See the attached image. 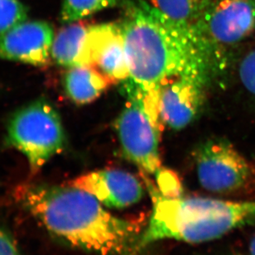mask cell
I'll use <instances>...</instances> for the list:
<instances>
[{"instance_id":"cell-1","label":"cell","mask_w":255,"mask_h":255,"mask_svg":"<svg viewBox=\"0 0 255 255\" xmlns=\"http://www.w3.org/2000/svg\"><path fill=\"white\" fill-rule=\"evenodd\" d=\"M17 198L50 233L69 246L99 255H127L143 229L121 218L87 191L68 186L23 185Z\"/></svg>"},{"instance_id":"cell-2","label":"cell","mask_w":255,"mask_h":255,"mask_svg":"<svg viewBox=\"0 0 255 255\" xmlns=\"http://www.w3.org/2000/svg\"><path fill=\"white\" fill-rule=\"evenodd\" d=\"M121 22L128 78L145 91H158L162 82L183 75L210 80L209 68L190 24L176 22L147 0L125 3Z\"/></svg>"},{"instance_id":"cell-3","label":"cell","mask_w":255,"mask_h":255,"mask_svg":"<svg viewBox=\"0 0 255 255\" xmlns=\"http://www.w3.org/2000/svg\"><path fill=\"white\" fill-rule=\"evenodd\" d=\"M143 178L152 201V214L147 227L127 255H136L150 245L166 240L209 242L255 224V201L165 196L147 177Z\"/></svg>"},{"instance_id":"cell-4","label":"cell","mask_w":255,"mask_h":255,"mask_svg":"<svg viewBox=\"0 0 255 255\" xmlns=\"http://www.w3.org/2000/svg\"><path fill=\"white\" fill-rule=\"evenodd\" d=\"M123 87L128 101L116 122L122 153L142 172L156 174L162 167L158 92L145 91L129 78Z\"/></svg>"},{"instance_id":"cell-5","label":"cell","mask_w":255,"mask_h":255,"mask_svg":"<svg viewBox=\"0 0 255 255\" xmlns=\"http://www.w3.org/2000/svg\"><path fill=\"white\" fill-rule=\"evenodd\" d=\"M191 28L211 73L255 32V0H208Z\"/></svg>"},{"instance_id":"cell-6","label":"cell","mask_w":255,"mask_h":255,"mask_svg":"<svg viewBox=\"0 0 255 255\" xmlns=\"http://www.w3.org/2000/svg\"><path fill=\"white\" fill-rule=\"evenodd\" d=\"M5 140L7 146L24 155L33 174L62 152L66 142L59 114L43 100L28 104L11 116Z\"/></svg>"},{"instance_id":"cell-7","label":"cell","mask_w":255,"mask_h":255,"mask_svg":"<svg viewBox=\"0 0 255 255\" xmlns=\"http://www.w3.org/2000/svg\"><path fill=\"white\" fill-rule=\"evenodd\" d=\"M193 156L199 183L210 192H236L253 177L251 163L228 140L212 138L201 142Z\"/></svg>"},{"instance_id":"cell-8","label":"cell","mask_w":255,"mask_h":255,"mask_svg":"<svg viewBox=\"0 0 255 255\" xmlns=\"http://www.w3.org/2000/svg\"><path fill=\"white\" fill-rule=\"evenodd\" d=\"M209 80L183 75L162 82L158 90V110L162 124L174 130L189 126L201 113Z\"/></svg>"},{"instance_id":"cell-9","label":"cell","mask_w":255,"mask_h":255,"mask_svg":"<svg viewBox=\"0 0 255 255\" xmlns=\"http://www.w3.org/2000/svg\"><path fill=\"white\" fill-rule=\"evenodd\" d=\"M54 37L49 23L24 21L0 34V59L45 66L49 62Z\"/></svg>"},{"instance_id":"cell-10","label":"cell","mask_w":255,"mask_h":255,"mask_svg":"<svg viewBox=\"0 0 255 255\" xmlns=\"http://www.w3.org/2000/svg\"><path fill=\"white\" fill-rule=\"evenodd\" d=\"M69 184L93 195L106 208H128L138 203L144 194L139 180L124 170H97L81 175Z\"/></svg>"},{"instance_id":"cell-11","label":"cell","mask_w":255,"mask_h":255,"mask_svg":"<svg viewBox=\"0 0 255 255\" xmlns=\"http://www.w3.org/2000/svg\"><path fill=\"white\" fill-rule=\"evenodd\" d=\"M92 63L114 83L129 77L125 41L120 23H101L90 27Z\"/></svg>"},{"instance_id":"cell-12","label":"cell","mask_w":255,"mask_h":255,"mask_svg":"<svg viewBox=\"0 0 255 255\" xmlns=\"http://www.w3.org/2000/svg\"><path fill=\"white\" fill-rule=\"evenodd\" d=\"M91 25L73 22L57 32L52 43L51 57L58 66L67 68L93 66L90 42Z\"/></svg>"},{"instance_id":"cell-13","label":"cell","mask_w":255,"mask_h":255,"mask_svg":"<svg viewBox=\"0 0 255 255\" xmlns=\"http://www.w3.org/2000/svg\"><path fill=\"white\" fill-rule=\"evenodd\" d=\"M112 84L115 83L94 66L71 67L63 78L66 96L77 105L93 102Z\"/></svg>"},{"instance_id":"cell-14","label":"cell","mask_w":255,"mask_h":255,"mask_svg":"<svg viewBox=\"0 0 255 255\" xmlns=\"http://www.w3.org/2000/svg\"><path fill=\"white\" fill-rule=\"evenodd\" d=\"M148 2L171 19L191 25L200 17L208 0H149Z\"/></svg>"},{"instance_id":"cell-15","label":"cell","mask_w":255,"mask_h":255,"mask_svg":"<svg viewBox=\"0 0 255 255\" xmlns=\"http://www.w3.org/2000/svg\"><path fill=\"white\" fill-rule=\"evenodd\" d=\"M124 0H62L60 13L61 22L65 24L80 22L86 17L116 7Z\"/></svg>"},{"instance_id":"cell-16","label":"cell","mask_w":255,"mask_h":255,"mask_svg":"<svg viewBox=\"0 0 255 255\" xmlns=\"http://www.w3.org/2000/svg\"><path fill=\"white\" fill-rule=\"evenodd\" d=\"M27 9L19 0H0V34L24 22Z\"/></svg>"},{"instance_id":"cell-17","label":"cell","mask_w":255,"mask_h":255,"mask_svg":"<svg viewBox=\"0 0 255 255\" xmlns=\"http://www.w3.org/2000/svg\"><path fill=\"white\" fill-rule=\"evenodd\" d=\"M158 190L167 196H182V184L174 172L161 167L156 173Z\"/></svg>"},{"instance_id":"cell-18","label":"cell","mask_w":255,"mask_h":255,"mask_svg":"<svg viewBox=\"0 0 255 255\" xmlns=\"http://www.w3.org/2000/svg\"><path fill=\"white\" fill-rule=\"evenodd\" d=\"M239 76L244 87L249 93L255 96V48L241 61Z\"/></svg>"},{"instance_id":"cell-19","label":"cell","mask_w":255,"mask_h":255,"mask_svg":"<svg viewBox=\"0 0 255 255\" xmlns=\"http://www.w3.org/2000/svg\"><path fill=\"white\" fill-rule=\"evenodd\" d=\"M0 255H22L9 234L0 228Z\"/></svg>"},{"instance_id":"cell-20","label":"cell","mask_w":255,"mask_h":255,"mask_svg":"<svg viewBox=\"0 0 255 255\" xmlns=\"http://www.w3.org/2000/svg\"><path fill=\"white\" fill-rule=\"evenodd\" d=\"M250 255H255V236L250 244Z\"/></svg>"},{"instance_id":"cell-21","label":"cell","mask_w":255,"mask_h":255,"mask_svg":"<svg viewBox=\"0 0 255 255\" xmlns=\"http://www.w3.org/2000/svg\"><path fill=\"white\" fill-rule=\"evenodd\" d=\"M147 1H149V0H147Z\"/></svg>"}]
</instances>
